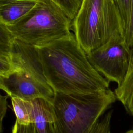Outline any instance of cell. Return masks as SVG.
<instances>
[{"label":"cell","instance_id":"13","mask_svg":"<svg viewBox=\"0 0 133 133\" xmlns=\"http://www.w3.org/2000/svg\"><path fill=\"white\" fill-rule=\"evenodd\" d=\"M58 5L72 21L77 13L82 0H51Z\"/></svg>","mask_w":133,"mask_h":133},{"label":"cell","instance_id":"11","mask_svg":"<svg viewBox=\"0 0 133 133\" xmlns=\"http://www.w3.org/2000/svg\"><path fill=\"white\" fill-rule=\"evenodd\" d=\"M11 103L16 122L28 125L33 122V104L32 101H27L17 97H11Z\"/></svg>","mask_w":133,"mask_h":133},{"label":"cell","instance_id":"9","mask_svg":"<svg viewBox=\"0 0 133 133\" xmlns=\"http://www.w3.org/2000/svg\"><path fill=\"white\" fill-rule=\"evenodd\" d=\"M38 0H0V21L9 26L20 20Z\"/></svg>","mask_w":133,"mask_h":133},{"label":"cell","instance_id":"5","mask_svg":"<svg viewBox=\"0 0 133 133\" xmlns=\"http://www.w3.org/2000/svg\"><path fill=\"white\" fill-rule=\"evenodd\" d=\"M132 56L124 35H117L87 54L92 66L107 81L121 85L127 74Z\"/></svg>","mask_w":133,"mask_h":133},{"label":"cell","instance_id":"1","mask_svg":"<svg viewBox=\"0 0 133 133\" xmlns=\"http://www.w3.org/2000/svg\"><path fill=\"white\" fill-rule=\"evenodd\" d=\"M35 47L45 77L55 92L87 94L110 89L109 82L90 64L71 32Z\"/></svg>","mask_w":133,"mask_h":133},{"label":"cell","instance_id":"20","mask_svg":"<svg viewBox=\"0 0 133 133\" xmlns=\"http://www.w3.org/2000/svg\"><path fill=\"white\" fill-rule=\"evenodd\" d=\"M125 133H133V130H129L126 131Z\"/></svg>","mask_w":133,"mask_h":133},{"label":"cell","instance_id":"6","mask_svg":"<svg viewBox=\"0 0 133 133\" xmlns=\"http://www.w3.org/2000/svg\"><path fill=\"white\" fill-rule=\"evenodd\" d=\"M0 89L5 91L10 97L32 101L43 99L52 103L55 91L21 70H15L6 76L0 75Z\"/></svg>","mask_w":133,"mask_h":133},{"label":"cell","instance_id":"2","mask_svg":"<svg viewBox=\"0 0 133 133\" xmlns=\"http://www.w3.org/2000/svg\"><path fill=\"white\" fill-rule=\"evenodd\" d=\"M72 29L88 54L112 37L124 35L125 25L114 0H82Z\"/></svg>","mask_w":133,"mask_h":133},{"label":"cell","instance_id":"3","mask_svg":"<svg viewBox=\"0 0 133 133\" xmlns=\"http://www.w3.org/2000/svg\"><path fill=\"white\" fill-rule=\"evenodd\" d=\"M116 100L110 89L87 94L55 92L51 104L61 133H90Z\"/></svg>","mask_w":133,"mask_h":133},{"label":"cell","instance_id":"7","mask_svg":"<svg viewBox=\"0 0 133 133\" xmlns=\"http://www.w3.org/2000/svg\"><path fill=\"white\" fill-rule=\"evenodd\" d=\"M10 57L14 70H21L44 85L50 87L44 75L38 52L35 46L15 39Z\"/></svg>","mask_w":133,"mask_h":133},{"label":"cell","instance_id":"16","mask_svg":"<svg viewBox=\"0 0 133 133\" xmlns=\"http://www.w3.org/2000/svg\"><path fill=\"white\" fill-rule=\"evenodd\" d=\"M114 1L119 10L125 29L130 15V0H114Z\"/></svg>","mask_w":133,"mask_h":133},{"label":"cell","instance_id":"18","mask_svg":"<svg viewBox=\"0 0 133 133\" xmlns=\"http://www.w3.org/2000/svg\"><path fill=\"white\" fill-rule=\"evenodd\" d=\"M12 133H34L33 122L28 125H24L16 121L12 128Z\"/></svg>","mask_w":133,"mask_h":133},{"label":"cell","instance_id":"12","mask_svg":"<svg viewBox=\"0 0 133 133\" xmlns=\"http://www.w3.org/2000/svg\"><path fill=\"white\" fill-rule=\"evenodd\" d=\"M15 39L8 26L0 21V55L10 56Z\"/></svg>","mask_w":133,"mask_h":133},{"label":"cell","instance_id":"10","mask_svg":"<svg viewBox=\"0 0 133 133\" xmlns=\"http://www.w3.org/2000/svg\"><path fill=\"white\" fill-rule=\"evenodd\" d=\"M114 92L116 99L122 103L126 112L133 116V51L125 79L115 89Z\"/></svg>","mask_w":133,"mask_h":133},{"label":"cell","instance_id":"17","mask_svg":"<svg viewBox=\"0 0 133 133\" xmlns=\"http://www.w3.org/2000/svg\"><path fill=\"white\" fill-rule=\"evenodd\" d=\"M14 71L10 56L0 55V75L6 76Z\"/></svg>","mask_w":133,"mask_h":133},{"label":"cell","instance_id":"14","mask_svg":"<svg viewBox=\"0 0 133 133\" xmlns=\"http://www.w3.org/2000/svg\"><path fill=\"white\" fill-rule=\"evenodd\" d=\"M113 111L104 114L95 124L90 133H111V122Z\"/></svg>","mask_w":133,"mask_h":133},{"label":"cell","instance_id":"8","mask_svg":"<svg viewBox=\"0 0 133 133\" xmlns=\"http://www.w3.org/2000/svg\"><path fill=\"white\" fill-rule=\"evenodd\" d=\"M32 101L34 133H61L51 103L43 99H36Z\"/></svg>","mask_w":133,"mask_h":133},{"label":"cell","instance_id":"15","mask_svg":"<svg viewBox=\"0 0 133 133\" xmlns=\"http://www.w3.org/2000/svg\"><path fill=\"white\" fill-rule=\"evenodd\" d=\"M125 40L131 49L133 51V0H130V10L128 21L126 26L124 33Z\"/></svg>","mask_w":133,"mask_h":133},{"label":"cell","instance_id":"4","mask_svg":"<svg viewBox=\"0 0 133 133\" xmlns=\"http://www.w3.org/2000/svg\"><path fill=\"white\" fill-rule=\"evenodd\" d=\"M15 39L40 46L71 32L72 20L51 0H38L34 7L8 26Z\"/></svg>","mask_w":133,"mask_h":133},{"label":"cell","instance_id":"19","mask_svg":"<svg viewBox=\"0 0 133 133\" xmlns=\"http://www.w3.org/2000/svg\"><path fill=\"white\" fill-rule=\"evenodd\" d=\"M8 108L7 97L0 94V133L3 132V122Z\"/></svg>","mask_w":133,"mask_h":133}]
</instances>
